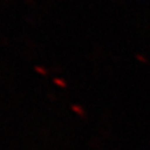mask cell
Masks as SVG:
<instances>
[{
    "label": "cell",
    "instance_id": "6da1fadb",
    "mask_svg": "<svg viewBox=\"0 0 150 150\" xmlns=\"http://www.w3.org/2000/svg\"><path fill=\"white\" fill-rule=\"evenodd\" d=\"M71 110H72V112L73 114H76L78 117H85V115H86V111L84 110V108L82 106V105H79V104H73L72 106H71Z\"/></svg>",
    "mask_w": 150,
    "mask_h": 150
},
{
    "label": "cell",
    "instance_id": "3957f363",
    "mask_svg": "<svg viewBox=\"0 0 150 150\" xmlns=\"http://www.w3.org/2000/svg\"><path fill=\"white\" fill-rule=\"evenodd\" d=\"M34 70H35V72L38 73V74H40V76H47V70L44 67V66H39V65H37L35 67H34Z\"/></svg>",
    "mask_w": 150,
    "mask_h": 150
},
{
    "label": "cell",
    "instance_id": "7a4b0ae2",
    "mask_svg": "<svg viewBox=\"0 0 150 150\" xmlns=\"http://www.w3.org/2000/svg\"><path fill=\"white\" fill-rule=\"evenodd\" d=\"M53 84H54V85H57V86H58V88H60V89H65V88L67 86V83H66L63 78H58V77L53 79Z\"/></svg>",
    "mask_w": 150,
    "mask_h": 150
}]
</instances>
